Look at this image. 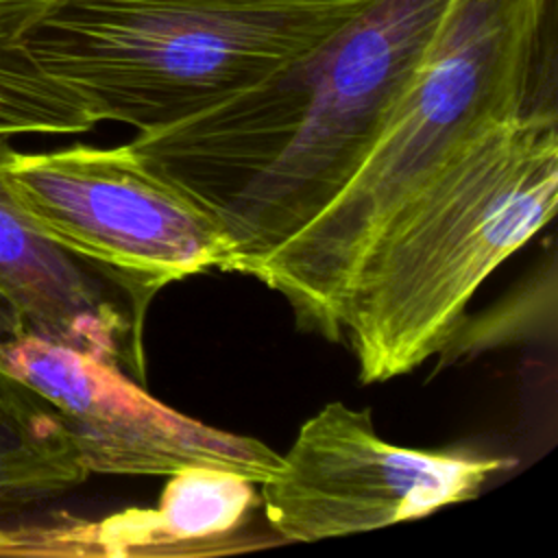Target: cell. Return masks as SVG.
<instances>
[{
  "instance_id": "cell-1",
  "label": "cell",
  "mask_w": 558,
  "mask_h": 558,
  "mask_svg": "<svg viewBox=\"0 0 558 558\" xmlns=\"http://www.w3.org/2000/svg\"><path fill=\"white\" fill-rule=\"evenodd\" d=\"M445 7L366 0L264 81L129 144L220 218L240 251L238 272H246L353 174Z\"/></svg>"
},
{
  "instance_id": "cell-2",
  "label": "cell",
  "mask_w": 558,
  "mask_h": 558,
  "mask_svg": "<svg viewBox=\"0 0 558 558\" xmlns=\"http://www.w3.org/2000/svg\"><path fill=\"white\" fill-rule=\"evenodd\" d=\"M554 102V0H447L375 142L340 192L246 275L340 340L347 283L384 222L464 148Z\"/></svg>"
},
{
  "instance_id": "cell-3",
  "label": "cell",
  "mask_w": 558,
  "mask_h": 558,
  "mask_svg": "<svg viewBox=\"0 0 558 558\" xmlns=\"http://www.w3.org/2000/svg\"><path fill=\"white\" fill-rule=\"evenodd\" d=\"M558 207L556 102L493 129L412 194L360 257L340 327L362 384L447 349L480 286Z\"/></svg>"
},
{
  "instance_id": "cell-4",
  "label": "cell",
  "mask_w": 558,
  "mask_h": 558,
  "mask_svg": "<svg viewBox=\"0 0 558 558\" xmlns=\"http://www.w3.org/2000/svg\"><path fill=\"white\" fill-rule=\"evenodd\" d=\"M364 2L59 0L28 44L98 122L148 133L264 81Z\"/></svg>"
},
{
  "instance_id": "cell-5",
  "label": "cell",
  "mask_w": 558,
  "mask_h": 558,
  "mask_svg": "<svg viewBox=\"0 0 558 558\" xmlns=\"http://www.w3.org/2000/svg\"><path fill=\"white\" fill-rule=\"evenodd\" d=\"M0 177L35 227L118 286L135 314L172 281L240 268L220 218L131 144L44 153L13 146Z\"/></svg>"
},
{
  "instance_id": "cell-6",
  "label": "cell",
  "mask_w": 558,
  "mask_h": 558,
  "mask_svg": "<svg viewBox=\"0 0 558 558\" xmlns=\"http://www.w3.org/2000/svg\"><path fill=\"white\" fill-rule=\"evenodd\" d=\"M512 460L423 451L384 440L371 410L323 405L262 482L270 527L283 541L314 543L427 517L480 495Z\"/></svg>"
},
{
  "instance_id": "cell-7",
  "label": "cell",
  "mask_w": 558,
  "mask_h": 558,
  "mask_svg": "<svg viewBox=\"0 0 558 558\" xmlns=\"http://www.w3.org/2000/svg\"><path fill=\"white\" fill-rule=\"evenodd\" d=\"M0 371L57 412L87 473L174 475L205 466L262 484L281 464L266 442L168 408L118 362L89 351L0 329Z\"/></svg>"
},
{
  "instance_id": "cell-8",
  "label": "cell",
  "mask_w": 558,
  "mask_h": 558,
  "mask_svg": "<svg viewBox=\"0 0 558 558\" xmlns=\"http://www.w3.org/2000/svg\"><path fill=\"white\" fill-rule=\"evenodd\" d=\"M0 135V161L13 148ZM102 272L50 238L11 198L0 177V305L13 329L122 362L131 323Z\"/></svg>"
},
{
  "instance_id": "cell-9",
  "label": "cell",
  "mask_w": 558,
  "mask_h": 558,
  "mask_svg": "<svg viewBox=\"0 0 558 558\" xmlns=\"http://www.w3.org/2000/svg\"><path fill=\"white\" fill-rule=\"evenodd\" d=\"M0 329H11L2 305ZM87 475L57 412L0 371V519L26 514Z\"/></svg>"
},
{
  "instance_id": "cell-10",
  "label": "cell",
  "mask_w": 558,
  "mask_h": 558,
  "mask_svg": "<svg viewBox=\"0 0 558 558\" xmlns=\"http://www.w3.org/2000/svg\"><path fill=\"white\" fill-rule=\"evenodd\" d=\"M59 0H0V135H74L98 124L89 105L31 50L33 28Z\"/></svg>"
},
{
  "instance_id": "cell-11",
  "label": "cell",
  "mask_w": 558,
  "mask_h": 558,
  "mask_svg": "<svg viewBox=\"0 0 558 558\" xmlns=\"http://www.w3.org/2000/svg\"><path fill=\"white\" fill-rule=\"evenodd\" d=\"M155 517L179 554L211 551L259 506V484L220 469H183L168 475Z\"/></svg>"
},
{
  "instance_id": "cell-12",
  "label": "cell",
  "mask_w": 558,
  "mask_h": 558,
  "mask_svg": "<svg viewBox=\"0 0 558 558\" xmlns=\"http://www.w3.org/2000/svg\"><path fill=\"white\" fill-rule=\"evenodd\" d=\"M220 2H248V4H283V2H331V0H220Z\"/></svg>"
}]
</instances>
